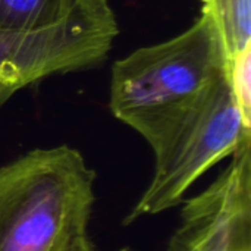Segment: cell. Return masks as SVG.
<instances>
[{
    "mask_svg": "<svg viewBox=\"0 0 251 251\" xmlns=\"http://www.w3.org/2000/svg\"><path fill=\"white\" fill-rule=\"evenodd\" d=\"M94 181L69 146L34 149L0 166V251H96Z\"/></svg>",
    "mask_w": 251,
    "mask_h": 251,
    "instance_id": "6da1fadb",
    "label": "cell"
},
{
    "mask_svg": "<svg viewBox=\"0 0 251 251\" xmlns=\"http://www.w3.org/2000/svg\"><path fill=\"white\" fill-rule=\"evenodd\" d=\"M218 29L204 12L184 32L116 60L109 107L150 147L225 74Z\"/></svg>",
    "mask_w": 251,
    "mask_h": 251,
    "instance_id": "7a4b0ae2",
    "label": "cell"
},
{
    "mask_svg": "<svg viewBox=\"0 0 251 251\" xmlns=\"http://www.w3.org/2000/svg\"><path fill=\"white\" fill-rule=\"evenodd\" d=\"M251 140V122L241 113L226 72L151 146L156 165L125 225L181 203L188 188L212 166Z\"/></svg>",
    "mask_w": 251,
    "mask_h": 251,
    "instance_id": "3957f363",
    "label": "cell"
},
{
    "mask_svg": "<svg viewBox=\"0 0 251 251\" xmlns=\"http://www.w3.org/2000/svg\"><path fill=\"white\" fill-rule=\"evenodd\" d=\"M118 32L110 0H78L63 21L47 28L0 29V104L50 75L101 62Z\"/></svg>",
    "mask_w": 251,
    "mask_h": 251,
    "instance_id": "277c9868",
    "label": "cell"
},
{
    "mask_svg": "<svg viewBox=\"0 0 251 251\" xmlns=\"http://www.w3.org/2000/svg\"><path fill=\"white\" fill-rule=\"evenodd\" d=\"M165 251H251V140L215 182L185 201Z\"/></svg>",
    "mask_w": 251,
    "mask_h": 251,
    "instance_id": "5b68a950",
    "label": "cell"
},
{
    "mask_svg": "<svg viewBox=\"0 0 251 251\" xmlns=\"http://www.w3.org/2000/svg\"><path fill=\"white\" fill-rule=\"evenodd\" d=\"M201 4L218 29L226 63L251 49V0H201Z\"/></svg>",
    "mask_w": 251,
    "mask_h": 251,
    "instance_id": "8992f818",
    "label": "cell"
},
{
    "mask_svg": "<svg viewBox=\"0 0 251 251\" xmlns=\"http://www.w3.org/2000/svg\"><path fill=\"white\" fill-rule=\"evenodd\" d=\"M78 0H0V29H41L63 21Z\"/></svg>",
    "mask_w": 251,
    "mask_h": 251,
    "instance_id": "52a82bcc",
    "label": "cell"
},
{
    "mask_svg": "<svg viewBox=\"0 0 251 251\" xmlns=\"http://www.w3.org/2000/svg\"><path fill=\"white\" fill-rule=\"evenodd\" d=\"M225 72L241 113L251 122V49L231 59Z\"/></svg>",
    "mask_w": 251,
    "mask_h": 251,
    "instance_id": "ba28073f",
    "label": "cell"
}]
</instances>
